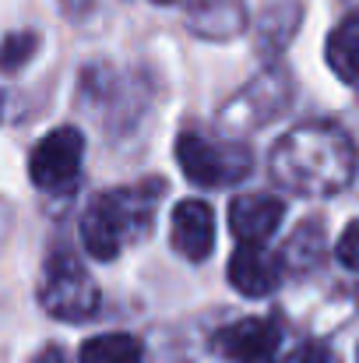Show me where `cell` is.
Listing matches in <instances>:
<instances>
[{"label": "cell", "mask_w": 359, "mask_h": 363, "mask_svg": "<svg viewBox=\"0 0 359 363\" xmlns=\"http://www.w3.org/2000/svg\"><path fill=\"white\" fill-rule=\"evenodd\" d=\"M285 363H338V357L324 346V342H303L289 353Z\"/></svg>", "instance_id": "cell-15"}, {"label": "cell", "mask_w": 359, "mask_h": 363, "mask_svg": "<svg viewBox=\"0 0 359 363\" xmlns=\"http://www.w3.org/2000/svg\"><path fill=\"white\" fill-rule=\"evenodd\" d=\"M328 64L346 85H359V14L335 25L328 35Z\"/></svg>", "instance_id": "cell-10"}, {"label": "cell", "mask_w": 359, "mask_h": 363, "mask_svg": "<svg viewBox=\"0 0 359 363\" xmlns=\"http://www.w3.org/2000/svg\"><path fill=\"white\" fill-rule=\"evenodd\" d=\"M159 4H166V0H159Z\"/></svg>", "instance_id": "cell-17"}, {"label": "cell", "mask_w": 359, "mask_h": 363, "mask_svg": "<svg viewBox=\"0 0 359 363\" xmlns=\"http://www.w3.org/2000/svg\"><path fill=\"white\" fill-rule=\"evenodd\" d=\"M229 282L243 296H268L282 282V261L261 243H243L229 257Z\"/></svg>", "instance_id": "cell-8"}, {"label": "cell", "mask_w": 359, "mask_h": 363, "mask_svg": "<svg viewBox=\"0 0 359 363\" xmlns=\"http://www.w3.org/2000/svg\"><path fill=\"white\" fill-rule=\"evenodd\" d=\"M176 162L198 187H233L253 169V152L239 141H212L198 130H183L176 141Z\"/></svg>", "instance_id": "cell-4"}, {"label": "cell", "mask_w": 359, "mask_h": 363, "mask_svg": "<svg viewBox=\"0 0 359 363\" xmlns=\"http://www.w3.org/2000/svg\"><path fill=\"white\" fill-rule=\"evenodd\" d=\"M39 303L46 314H53L60 321H89L99 311V286L74 254L57 250L42 264Z\"/></svg>", "instance_id": "cell-3"}, {"label": "cell", "mask_w": 359, "mask_h": 363, "mask_svg": "<svg viewBox=\"0 0 359 363\" xmlns=\"http://www.w3.org/2000/svg\"><path fill=\"white\" fill-rule=\"evenodd\" d=\"M335 250H338V261H342L346 268L359 272V219L346 226V233L338 237V247H335Z\"/></svg>", "instance_id": "cell-14"}, {"label": "cell", "mask_w": 359, "mask_h": 363, "mask_svg": "<svg viewBox=\"0 0 359 363\" xmlns=\"http://www.w3.org/2000/svg\"><path fill=\"white\" fill-rule=\"evenodd\" d=\"M282 332L268 318H243L219 335V350L237 363H278Z\"/></svg>", "instance_id": "cell-6"}, {"label": "cell", "mask_w": 359, "mask_h": 363, "mask_svg": "<svg viewBox=\"0 0 359 363\" xmlns=\"http://www.w3.org/2000/svg\"><path fill=\"white\" fill-rule=\"evenodd\" d=\"M285 208L275 194H239L229 205V230L239 243H264L282 223Z\"/></svg>", "instance_id": "cell-9"}, {"label": "cell", "mask_w": 359, "mask_h": 363, "mask_svg": "<svg viewBox=\"0 0 359 363\" xmlns=\"http://www.w3.org/2000/svg\"><path fill=\"white\" fill-rule=\"evenodd\" d=\"M359 152L353 138L331 123H303L271 148V177L307 198L338 194L356 180Z\"/></svg>", "instance_id": "cell-1"}, {"label": "cell", "mask_w": 359, "mask_h": 363, "mask_svg": "<svg viewBox=\"0 0 359 363\" xmlns=\"http://www.w3.org/2000/svg\"><path fill=\"white\" fill-rule=\"evenodd\" d=\"M169 240L187 261H205L215 247V212L198 198L180 201L169 219Z\"/></svg>", "instance_id": "cell-7"}, {"label": "cell", "mask_w": 359, "mask_h": 363, "mask_svg": "<svg viewBox=\"0 0 359 363\" xmlns=\"http://www.w3.org/2000/svg\"><path fill=\"white\" fill-rule=\"evenodd\" d=\"M35 46H39V35H35V32H11V35L0 43V71L14 74L18 67H25V64L32 60Z\"/></svg>", "instance_id": "cell-13"}, {"label": "cell", "mask_w": 359, "mask_h": 363, "mask_svg": "<svg viewBox=\"0 0 359 363\" xmlns=\"http://www.w3.org/2000/svg\"><path fill=\"white\" fill-rule=\"evenodd\" d=\"M32 363H64V350H60V346H42V350L32 357Z\"/></svg>", "instance_id": "cell-16"}, {"label": "cell", "mask_w": 359, "mask_h": 363, "mask_svg": "<svg viewBox=\"0 0 359 363\" xmlns=\"http://www.w3.org/2000/svg\"><path fill=\"white\" fill-rule=\"evenodd\" d=\"M81 363H141V342L127 332L96 335L81 346Z\"/></svg>", "instance_id": "cell-11"}, {"label": "cell", "mask_w": 359, "mask_h": 363, "mask_svg": "<svg viewBox=\"0 0 359 363\" xmlns=\"http://www.w3.org/2000/svg\"><path fill=\"white\" fill-rule=\"evenodd\" d=\"M152 205H155V191H137V187H123V191H110L96 198L81 219L85 250L99 261L117 257L123 243L137 233V226L141 230L148 226Z\"/></svg>", "instance_id": "cell-2"}, {"label": "cell", "mask_w": 359, "mask_h": 363, "mask_svg": "<svg viewBox=\"0 0 359 363\" xmlns=\"http://www.w3.org/2000/svg\"><path fill=\"white\" fill-rule=\"evenodd\" d=\"M321 257H324V226L303 223L285 243V261L292 268H314Z\"/></svg>", "instance_id": "cell-12"}, {"label": "cell", "mask_w": 359, "mask_h": 363, "mask_svg": "<svg viewBox=\"0 0 359 363\" xmlns=\"http://www.w3.org/2000/svg\"><path fill=\"white\" fill-rule=\"evenodd\" d=\"M81 159H85V138L74 127H57L32 148L28 177L42 191H67L81 173Z\"/></svg>", "instance_id": "cell-5"}]
</instances>
